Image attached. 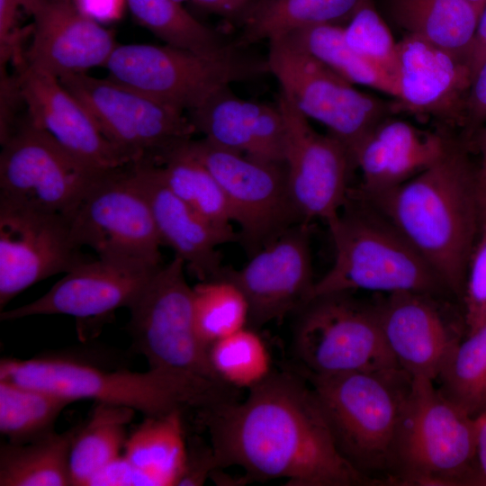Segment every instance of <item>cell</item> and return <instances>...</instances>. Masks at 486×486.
Here are the masks:
<instances>
[{
	"instance_id": "cell-49",
	"label": "cell",
	"mask_w": 486,
	"mask_h": 486,
	"mask_svg": "<svg viewBox=\"0 0 486 486\" xmlns=\"http://www.w3.org/2000/svg\"><path fill=\"white\" fill-rule=\"evenodd\" d=\"M476 460L480 475L486 482V412L475 418Z\"/></svg>"
},
{
	"instance_id": "cell-15",
	"label": "cell",
	"mask_w": 486,
	"mask_h": 486,
	"mask_svg": "<svg viewBox=\"0 0 486 486\" xmlns=\"http://www.w3.org/2000/svg\"><path fill=\"white\" fill-rule=\"evenodd\" d=\"M277 104L285 123L284 165L293 204L303 222L320 220L328 224L350 194L349 151L331 134L316 131L283 92Z\"/></svg>"
},
{
	"instance_id": "cell-42",
	"label": "cell",
	"mask_w": 486,
	"mask_h": 486,
	"mask_svg": "<svg viewBox=\"0 0 486 486\" xmlns=\"http://www.w3.org/2000/svg\"><path fill=\"white\" fill-rule=\"evenodd\" d=\"M1 106H0V142L6 141L15 129V114L18 103L22 96L17 76H10L6 64L1 63Z\"/></svg>"
},
{
	"instance_id": "cell-14",
	"label": "cell",
	"mask_w": 486,
	"mask_h": 486,
	"mask_svg": "<svg viewBox=\"0 0 486 486\" xmlns=\"http://www.w3.org/2000/svg\"><path fill=\"white\" fill-rule=\"evenodd\" d=\"M58 80L85 105L104 136L133 162L158 163L196 132L184 112L109 76L78 73Z\"/></svg>"
},
{
	"instance_id": "cell-19",
	"label": "cell",
	"mask_w": 486,
	"mask_h": 486,
	"mask_svg": "<svg viewBox=\"0 0 486 486\" xmlns=\"http://www.w3.org/2000/svg\"><path fill=\"white\" fill-rule=\"evenodd\" d=\"M397 54V95L392 110L466 127L472 77L468 62L411 34L398 41Z\"/></svg>"
},
{
	"instance_id": "cell-30",
	"label": "cell",
	"mask_w": 486,
	"mask_h": 486,
	"mask_svg": "<svg viewBox=\"0 0 486 486\" xmlns=\"http://www.w3.org/2000/svg\"><path fill=\"white\" fill-rule=\"evenodd\" d=\"M73 428L39 439L0 446V486H71Z\"/></svg>"
},
{
	"instance_id": "cell-24",
	"label": "cell",
	"mask_w": 486,
	"mask_h": 486,
	"mask_svg": "<svg viewBox=\"0 0 486 486\" xmlns=\"http://www.w3.org/2000/svg\"><path fill=\"white\" fill-rule=\"evenodd\" d=\"M132 167L148 199L162 246L169 247L199 282L218 278L225 266L217 248L238 241V231L219 228L194 212L166 186L157 163L143 159Z\"/></svg>"
},
{
	"instance_id": "cell-10",
	"label": "cell",
	"mask_w": 486,
	"mask_h": 486,
	"mask_svg": "<svg viewBox=\"0 0 486 486\" xmlns=\"http://www.w3.org/2000/svg\"><path fill=\"white\" fill-rule=\"evenodd\" d=\"M184 269L177 256L162 265L128 308L132 346L146 358L148 368L221 382L195 330L193 286Z\"/></svg>"
},
{
	"instance_id": "cell-20",
	"label": "cell",
	"mask_w": 486,
	"mask_h": 486,
	"mask_svg": "<svg viewBox=\"0 0 486 486\" xmlns=\"http://www.w3.org/2000/svg\"><path fill=\"white\" fill-rule=\"evenodd\" d=\"M30 122L85 164L111 171L133 163L102 132L85 105L58 78L36 70L24 58L15 64Z\"/></svg>"
},
{
	"instance_id": "cell-16",
	"label": "cell",
	"mask_w": 486,
	"mask_h": 486,
	"mask_svg": "<svg viewBox=\"0 0 486 486\" xmlns=\"http://www.w3.org/2000/svg\"><path fill=\"white\" fill-rule=\"evenodd\" d=\"M219 277L242 291L249 308L248 326L255 329L295 313L309 301L315 284L310 223L293 225L250 256L241 268L224 267Z\"/></svg>"
},
{
	"instance_id": "cell-37",
	"label": "cell",
	"mask_w": 486,
	"mask_h": 486,
	"mask_svg": "<svg viewBox=\"0 0 486 486\" xmlns=\"http://www.w3.org/2000/svg\"><path fill=\"white\" fill-rule=\"evenodd\" d=\"M208 358L216 377L235 390H249L273 372L264 339L249 326L212 344Z\"/></svg>"
},
{
	"instance_id": "cell-2",
	"label": "cell",
	"mask_w": 486,
	"mask_h": 486,
	"mask_svg": "<svg viewBox=\"0 0 486 486\" xmlns=\"http://www.w3.org/2000/svg\"><path fill=\"white\" fill-rule=\"evenodd\" d=\"M475 169L454 144L434 165L407 182L364 198L432 266L448 291L464 292L481 226Z\"/></svg>"
},
{
	"instance_id": "cell-52",
	"label": "cell",
	"mask_w": 486,
	"mask_h": 486,
	"mask_svg": "<svg viewBox=\"0 0 486 486\" xmlns=\"http://www.w3.org/2000/svg\"><path fill=\"white\" fill-rule=\"evenodd\" d=\"M240 2L244 3V4H248L249 3H251L252 1L254 0H239Z\"/></svg>"
},
{
	"instance_id": "cell-31",
	"label": "cell",
	"mask_w": 486,
	"mask_h": 486,
	"mask_svg": "<svg viewBox=\"0 0 486 486\" xmlns=\"http://www.w3.org/2000/svg\"><path fill=\"white\" fill-rule=\"evenodd\" d=\"M281 38L314 57L351 84L374 88L396 97L395 79L355 51L345 40L342 26H312Z\"/></svg>"
},
{
	"instance_id": "cell-7",
	"label": "cell",
	"mask_w": 486,
	"mask_h": 486,
	"mask_svg": "<svg viewBox=\"0 0 486 486\" xmlns=\"http://www.w3.org/2000/svg\"><path fill=\"white\" fill-rule=\"evenodd\" d=\"M234 45L213 56L169 45L118 44L104 68L109 77L181 112L232 83L269 73L266 58Z\"/></svg>"
},
{
	"instance_id": "cell-43",
	"label": "cell",
	"mask_w": 486,
	"mask_h": 486,
	"mask_svg": "<svg viewBox=\"0 0 486 486\" xmlns=\"http://www.w3.org/2000/svg\"><path fill=\"white\" fill-rule=\"evenodd\" d=\"M486 122V58L472 76L467 98L466 127L476 129Z\"/></svg>"
},
{
	"instance_id": "cell-40",
	"label": "cell",
	"mask_w": 486,
	"mask_h": 486,
	"mask_svg": "<svg viewBox=\"0 0 486 486\" xmlns=\"http://www.w3.org/2000/svg\"><path fill=\"white\" fill-rule=\"evenodd\" d=\"M44 0H0V59L13 62L23 55L20 41L21 32L15 28L20 8L32 15L34 9Z\"/></svg>"
},
{
	"instance_id": "cell-32",
	"label": "cell",
	"mask_w": 486,
	"mask_h": 486,
	"mask_svg": "<svg viewBox=\"0 0 486 486\" xmlns=\"http://www.w3.org/2000/svg\"><path fill=\"white\" fill-rule=\"evenodd\" d=\"M185 143L167 152L157 163L165 184L204 220L219 228L233 230L230 211L220 184L187 150Z\"/></svg>"
},
{
	"instance_id": "cell-46",
	"label": "cell",
	"mask_w": 486,
	"mask_h": 486,
	"mask_svg": "<svg viewBox=\"0 0 486 486\" xmlns=\"http://www.w3.org/2000/svg\"><path fill=\"white\" fill-rule=\"evenodd\" d=\"M196 6L220 17L238 22L247 4L239 0H191Z\"/></svg>"
},
{
	"instance_id": "cell-48",
	"label": "cell",
	"mask_w": 486,
	"mask_h": 486,
	"mask_svg": "<svg viewBox=\"0 0 486 486\" xmlns=\"http://www.w3.org/2000/svg\"><path fill=\"white\" fill-rule=\"evenodd\" d=\"M486 58V4L481 14L473 42L468 57L472 76L475 74Z\"/></svg>"
},
{
	"instance_id": "cell-25",
	"label": "cell",
	"mask_w": 486,
	"mask_h": 486,
	"mask_svg": "<svg viewBox=\"0 0 486 486\" xmlns=\"http://www.w3.org/2000/svg\"><path fill=\"white\" fill-rule=\"evenodd\" d=\"M187 116L196 132L218 147L259 160L284 163L285 123L278 104L243 99L225 86Z\"/></svg>"
},
{
	"instance_id": "cell-36",
	"label": "cell",
	"mask_w": 486,
	"mask_h": 486,
	"mask_svg": "<svg viewBox=\"0 0 486 486\" xmlns=\"http://www.w3.org/2000/svg\"><path fill=\"white\" fill-rule=\"evenodd\" d=\"M192 304L195 330L207 350L219 339L248 326V301L227 278L202 281L193 286Z\"/></svg>"
},
{
	"instance_id": "cell-17",
	"label": "cell",
	"mask_w": 486,
	"mask_h": 486,
	"mask_svg": "<svg viewBox=\"0 0 486 486\" xmlns=\"http://www.w3.org/2000/svg\"><path fill=\"white\" fill-rule=\"evenodd\" d=\"M60 214L0 206V311L22 291L87 257Z\"/></svg>"
},
{
	"instance_id": "cell-5",
	"label": "cell",
	"mask_w": 486,
	"mask_h": 486,
	"mask_svg": "<svg viewBox=\"0 0 486 486\" xmlns=\"http://www.w3.org/2000/svg\"><path fill=\"white\" fill-rule=\"evenodd\" d=\"M327 225L334 245V262L315 281L310 299L356 290L387 294L414 292L436 296L448 291L402 234L351 190L338 215Z\"/></svg>"
},
{
	"instance_id": "cell-3",
	"label": "cell",
	"mask_w": 486,
	"mask_h": 486,
	"mask_svg": "<svg viewBox=\"0 0 486 486\" xmlns=\"http://www.w3.org/2000/svg\"><path fill=\"white\" fill-rule=\"evenodd\" d=\"M0 379L41 389L74 401L123 406L144 417L176 410L196 412L235 399V389L208 379L148 368L146 372L110 370L84 359L39 356L2 358Z\"/></svg>"
},
{
	"instance_id": "cell-29",
	"label": "cell",
	"mask_w": 486,
	"mask_h": 486,
	"mask_svg": "<svg viewBox=\"0 0 486 486\" xmlns=\"http://www.w3.org/2000/svg\"><path fill=\"white\" fill-rule=\"evenodd\" d=\"M135 412L127 407L95 402L88 418L73 428L71 486H89L100 471L122 455L127 427Z\"/></svg>"
},
{
	"instance_id": "cell-23",
	"label": "cell",
	"mask_w": 486,
	"mask_h": 486,
	"mask_svg": "<svg viewBox=\"0 0 486 486\" xmlns=\"http://www.w3.org/2000/svg\"><path fill=\"white\" fill-rule=\"evenodd\" d=\"M451 145L443 135L407 121L382 119L350 151L362 176L355 194L367 198L397 187L437 162Z\"/></svg>"
},
{
	"instance_id": "cell-45",
	"label": "cell",
	"mask_w": 486,
	"mask_h": 486,
	"mask_svg": "<svg viewBox=\"0 0 486 486\" xmlns=\"http://www.w3.org/2000/svg\"><path fill=\"white\" fill-rule=\"evenodd\" d=\"M86 16L104 24L120 20L127 7L126 0H71Z\"/></svg>"
},
{
	"instance_id": "cell-11",
	"label": "cell",
	"mask_w": 486,
	"mask_h": 486,
	"mask_svg": "<svg viewBox=\"0 0 486 486\" xmlns=\"http://www.w3.org/2000/svg\"><path fill=\"white\" fill-rule=\"evenodd\" d=\"M80 248L97 257L158 267L162 265L151 207L132 163L104 173L69 218Z\"/></svg>"
},
{
	"instance_id": "cell-44",
	"label": "cell",
	"mask_w": 486,
	"mask_h": 486,
	"mask_svg": "<svg viewBox=\"0 0 486 486\" xmlns=\"http://www.w3.org/2000/svg\"><path fill=\"white\" fill-rule=\"evenodd\" d=\"M93 485L145 486L143 477L124 458L123 454L100 471L90 482Z\"/></svg>"
},
{
	"instance_id": "cell-4",
	"label": "cell",
	"mask_w": 486,
	"mask_h": 486,
	"mask_svg": "<svg viewBox=\"0 0 486 486\" xmlns=\"http://www.w3.org/2000/svg\"><path fill=\"white\" fill-rule=\"evenodd\" d=\"M310 383L341 455L376 484L392 482V455L412 376L397 367L318 375Z\"/></svg>"
},
{
	"instance_id": "cell-33",
	"label": "cell",
	"mask_w": 486,
	"mask_h": 486,
	"mask_svg": "<svg viewBox=\"0 0 486 486\" xmlns=\"http://www.w3.org/2000/svg\"><path fill=\"white\" fill-rule=\"evenodd\" d=\"M73 400L41 389L0 379V433L22 444L55 430L56 422Z\"/></svg>"
},
{
	"instance_id": "cell-26",
	"label": "cell",
	"mask_w": 486,
	"mask_h": 486,
	"mask_svg": "<svg viewBox=\"0 0 486 486\" xmlns=\"http://www.w3.org/2000/svg\"><path fill=\"white\" fill-rule=\"evenodd\" d=\"M389 7L393 20L407 34L468 62L483 8L467 0H390Z\"/></svg>"
},
{
	"instance_id": "cell-13",
	"label": "cell",
	"mask_w": 486,
	"mask_h": 486,
	"mask_svg": "<svg viewBox=\"0 0 486 486\" xmlns=\"http://www.w3.org/2000/svg\"><path fill=\"white\" fill-rule=\"evenodd\" d=\"M214 176L226 196L238 241L252 256L289 228L303 222L292 200L284 163L256 159L205 139L185 143Z\"/></svg>"
},
{
	"instance_id": "cell-50",
	"label": "cell",
	"mask_w": 486,
	"mask_h": 486,
	"mask_svg": "<svg viewBox=\"0 0 486 486\" xmlns=\"http://www.w3.org/2000/svg\"><path fill=\"white\" fill-rule=\"evenodd\" d=\"M467 1L481 8H484L486 4V0H467Z\"/></svg>"
},
{
	"instance_id": "cell-21",
	"label": "cell",
	"mask_w": 486,
	"mask_h": 486,
	"mask_svg": "<svg viewBox=\"0 0 486 486\" xmlns=\"http://www.w3.org/2000/svg\"><path fill=\"white\" fill-rule=\"evenodd\" d=\"M438 296L398 292L374 304L386 343L399 366L412 377L435 381L461 330Z\"/></svg>"
},
{
	"instance_id": "cell-9",
	"label": "cell",
	"mask_w": 486,
	"mask_h": 486,
	"mask_svg": "<svg viewBox=\"0 0 486 486\" xmlns=\"http://www.w3.org/2000/svg\"><path fill=\"white\" fill-rule=\"evenodd\" d=\"M106 172L74 157L27 118L2 144L0 206L69 219Z\"/></svg>"
},
{
	"instance_id": "cell-18",
	"label": "cell",
	"mask_w": 486,
	"mask_h": 486,
	"mask_svg": "<svg viewBox=\"0 0 486 486\" xmlns=\"http://www.w3.org/2000/svg\"><path fill=\"white\" fill-rule=\"evenodd\" d=\"M160 266L87 258L66 273L40 298L1 311L0 320L68 315L76 320L78 333L82 335L87 323L104 321L116 310L129 308Z\"/></svg>"
},
{
	"instance_id": "cell-1",
	"label": "cell",
	"mask_w": 486,
	"mask_h": 486,
	"mask_svg": "<svg viewBox=\"0 0 486 486\" xmlns=\"http://www.w3.org/2000/svg\"><path fill=\"white\" fill-rule=\"evenodd\" d=\"M216 469L241 467L249 481L284 479L290 486L376 483L339 453L308 381L294 368L274 371L242 400L197 412Z\"/></svg>"
},
{
	"instance_id": "cell-47",
	"label": "cell",
	"mask_w": 486,
	"mask_h": 486,
	"mask_svg": "<svg viewBox=\"0 0 486 486\" xmlns=\"http://www.w3.org/2000/svg\"><path fill=\"white\" fill-rule=\"evenodd\" d=\"M477 144L481 154V161L475 169V183L482 223L486 221V127L480 130Z\"/></svg>"
},
{
	"instance_id": "cell-28",
	"label": "cell",
	"mask_w": 486,
	"mask_h": 486,
	"mask_svg": "<svg viewBox=\"0 0 486 486\" xmlns=\"http://www.w3.org/2000/svg\"><path fill=\"white\" fill-rule=\"evenodd\" d=\"M184 413L145 417L128 436L122 454L142 474L145 486L178 484L187 449Z\"/></svg>"
},
{
	"instance_id": "cell-38",
	"label": "cell",
	"mask_w": 486,
	"mask_h": 486,
	"mask_svg": "<svg viewBox=\"0 0 486 486\" xmlns=\"http://www.w3.org/2000/svg\"><path fill=\"white\" fill-rule=\"evenodd\" d=\"M343 32L345 40L355 51L395 79L398 41L370 0L359 6Z\"/></svg>"
},
{
	"instance_id": "cell-41",
	"label": "cell",
	"mask_w": 486,
	"mask_h": 486,
	"mask_svg": "<svg viewBox=\"0 0 486 486\" xmlns=\"http://www.w3.org/2000/svg\"><path fill=\"white\" fill-rule=\"evenodd\" d=\"M216 469L215 456L211 444L195 436L187 438L184 468L177 486L204 484Z\"/></svg>"
},
{
	"instance_id": "cell-8",
	"label": "cell",
	"mask_w": 486,
	"mask_h": 486,
	"mask_svg": "<svg viewBox=\"0 0 486 486\" xmlns=\"http://www.w3.org/2000/svg\"><path fill=\"white\" fill-rule=\"evenodd\" d=\"M351 293L315 296L295 312L292 347L297 369L327 375L399 366L386 343L375 304Z\"/></svg>"
},
{
	"instance_id": "cell-27",
	"label": "cell",
	"mask_w": 486,
	"mask_h": 486,
	"mask_svg": "<svg viewBox=\"0 0 486 486\" xmlns=\"http://www.w3.org/2000/svg\"><path fill=\"white\" fill-rule=\"evenodd\" d=\"M365 0H254L238 23L241 33L234 41L241 49L284 37L292 32L349 21Z\"/></svg>"
},
{
	"instance_id": "cell-34",
	"label": "cell",
	"mask_w": 486,
	"mask_h": 486,
	"mask_svg": "<svg viewBox=\"0 0 486 486\" xmlns=\"http://www.w3.org/2000/svg\"><path fill=\"white\" fill-rule=\"evenodd\" d=\"M136 22L166 45L198 54H220L234 45L173 0H126Z\"/></svg>"
},
{
	"instance_id": "cell-35",
	"label": "cell",
	"mask_w": 486,
	"mask_h": 486,
	"mask_svg": "<svg viewBox=\"0 0 486 486\" xmlns=\"http://www.w3.org/2000/svg\"><path fill=\"white\" fill-rule=\"evenodd\" d=\"M436 380L441 393L471 417L486 412V323L456 344Z\"/></svg>"
},
{
	"instance_id": "cell-12",
	"label": "cell",
	"mask_w": 486,
	"mask_h": 486,
	"mask_svg": "<svg viewBox=\"0 0 486 486\" xmlns=\"http://www.w3.org/2000/svg\"><path fill=\"white\" fill-rule=\"evenodd\" d=\"M268 71L308 119L323 124L349 154L393 111L392 104L359 91L328 66L284 38L268 41Z\"/></svg>"
},
{
	"instance_id": "cell-51",
	"label": "cell",
	"mask_w": 486,
	"mask_h": 486,
	"mask_svg": "<svg viewBox=\"0 0 486 486\" xmlns=\"http://www.w3.org/2000/svg\"><path fill=\"white\" fill-rule=\"evenodd\" d=\"M173 1H175L177 4H183V3H184V2H186L188 0H173Z\"/></svg>"
},
{
	"instance_id": "cell-6",
	"label": "cell",
	"mask_w": 486,
	"mask_h": 486,
	"mask_svg": "<svg viewBox=\"0 0 486 486\" xmlns=\"http://www.w3.org/2000/svg\"><path fill=\"white\" fill-rule=\"evenodd\" d=\"M475 459V418L446 398L433 380L412 377L393 447L392 482H472Z\"/></svg>"
},
{
	"instance_id": "cell-22",
	"label": "cell",
	"mask_w": 486,
	"mask_h": 486,
	"mask_svg": "<svg viewBox=\"0 0 486 486\" xmlns=\"http://www.w3.org/2000/svg\"><path fill=\"white\" fill-rule=\"evenodd\" d=\"M32 40L24 60L57 78L104 67L118 45L113 33L71 0H44L32 14Z\"/></svg>"
},
{
	"instance_id": "cell-39",
	"label": "cell",
	"mask_w": 486,
	"mask_h": 486,
	"mask_svg": "<svg viewBox=\"0 0 486 486\" xmlns=\"http://www.w3.org/2000/svg\"><path fill=\"white\" fill-rule=\"evenodd\" d=\"M467 332L486 323V221L480 226L464 286Z\"/></svg>"
}]
</instances>
